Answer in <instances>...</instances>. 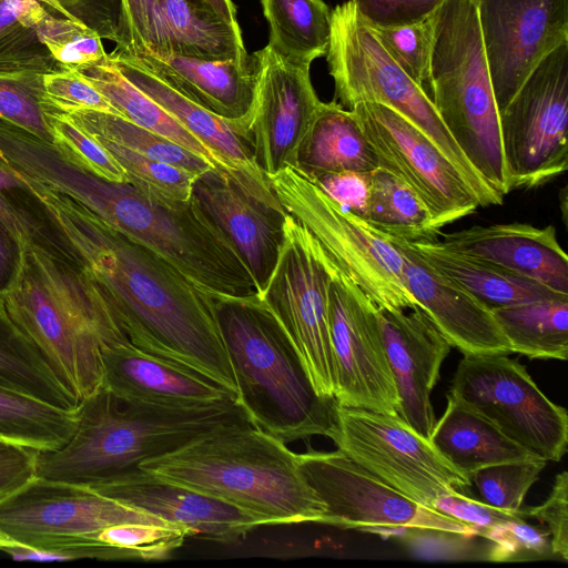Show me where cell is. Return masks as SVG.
<instances>
[{"label": "cell", "instance_id": "cell-55", "mask_svg": "<svg viewBox=\"0 0 568 568\" xmlns=\"http://www.w3.org/2000/svg\"><path fill=\"white\" fill-rule=\"evenodd\" d=\"M75 20L101 38L115 42L121 17V0H58Z\"/></svg>", "mask_w": 568, "mask_h": 568}, {"label": "cell", "instance_id": "cell-1", "mask_svg": "<svg viewBox=\"0 0 568 568\" xmlns=\"http://www.w3.org/2000/svg\"><path fill=\"white\" fill-rule=\"evenodd\" d=\"M14 176L44 219L50 245L94 282L133 346L203 374L237 397L210 293L78 201Z\"/></svg>", "mask_w": 568, "mask_h": 568}, {"label": "cell", "instance_id": "cell-58", "mask_svg": "<svg viewBox=\"0 0 568 568\" xmlns=\"http://www.w3.org/2000/svg\"><path fill=\"white\" fill-rule=\"evenodd\" d=\"M212 10L224 21L239 24L236 20V9L232 0H204Z\"/></svg>", "mask_w": 568, "mask_h": 568}, {"label": "cell", "instance_id": "cell-45", "mask_svg": "<svg viewBox=\"0 0 568 568\" xmlns=\"http://www.w3.org/2000/svg\"><path fill=\"white\" fill-rule=\"evenodd\" d=\"M113 52L138 55L170 54L161 0H121V17Z\"/></svg>", "mask_w": 568, "mask_h": 568}, {"label": "cell", "instance_id": "cell-11", "mask_svg": "<svg viewBox=\"0 0 568 568\" xmlns=\"http://www.w3.org/2000/svg\"><path fill=\"white\" fill-rule=\"evenodd\" d=\"M326 437L353 462L408 498L430 508L447 491L465 494L471 481L429 439L397 414L346 407L335 402Z\"/></svg>", "mask_w": 568, "mask_h": 568}, {"label": "cell", "instance_id": "cell-15", "mask_svg": "<svg viewBox=\"0 0 568 568\" xmlns=\"http://www.w3.org/2000/svg\"><path fill=\"white\" fill-rule=\"evenodd\" d=\"M349 110L372 145L378 166L398 176L420 197L438 232L480 206L463 172L406 118L374 102H359Z\"/></svg>", "mask_w": 568, "mask_h": 568}, {"label": "cell", "instance_id": "cell-14", "mask_svg": "<svg viewBox=\"0 0 568 568\" xmlns=\"http://www.w3.org/2000/svg\"><path fill=\"white\" fill-rule=\"evenodd\" d=\"M301 471L325 506L321 524L379 531L429 528L470 536L477 530L393 488L338 449L298 454Z\"/></svg>", "mask_w": 568, "mask_h": 568}, {"label": "cell", "instance_id": "cell-49", "mask_svg": "<svg viewBox=\"0 0 568 568\" xmlns=\"http://www.w3.org/2000/svg\"><path fill=\"white\" fill-rule=\"evenodd\" d=\"M525 516L547 527L552 556L568 560V474L559 473L548 498L539 506L524 510Z\"/></svg>", "mask_w": 568, "mask_h": 568}, {"label": "cell", "instance_id": "cell-43", "mask_svg": "<svg viewBox=\"0 0 568 568\" xmlns=\"http://www.w3.org/2000/svg\"><path fill=\"white\" fill-rule=\"evenodd\" d=\"M547 460L537 458L499 463L477 469L470 481L483 501L513 513H519L530 487L538 480Z\"/></svg>", "mask_w": 568, "mask_h": 568}, {"label": "cell", "instance_id": "cell-53", "mask_svg": "<svg viewBox=\"0 0 568 568\" xmlns=\"http://www.w3.org/2000/svg\"><path fill=\"white\" fill-rule=\"evenodd\" d=\"M403 542L427 558H460L470 549L474 536L429 528H398Z\"/></svg>", "mask_w": 568, "mask_h": 568}, {"label": "cell", "instance_id": "cell-46", "mask_svg": "<svg viewBox=\"0 0 568 568\" xmlns=\"http://www.w3.org/2000/svg\"><path fill=\"white\" fill-rule=\"evenodd\" d=\"M101 37L62 12L53 13L43 31V43L53 59L67 70H79L103 60Z\"/></svg>", "mask_w": 568, "mask_h": 568}, {"label": "cell", "instance_id": "cell-2", "mask_svg": "<svg viewBox=\"0 0 568 568\" xmlns=\"http://www.w3.org/2000/svg\"><path fill=\"white\" fill-rule=\"evenodd\" d=\"M0 310L79 404L102 386L101 349L129 342L88 274L39 240L19 247Z\"/></svg>", "mask_w": 568, "mask_h": 568}, {"label": "cell", "instance_id": "cell-52", "mask_svg": "<svg viewBox=\"0 0 568 568\" xmlns=\"http://www.w3.org/2000/svg\"><path fill=\"white\" fill-rule=\"evenodd\" d=\"M312 181L339 206L362 219L365 217L371 172L326 173Z\"/></svg>", "mask_w": 568, "mask_h": 568}, {"label": "cell", "instance_id": "cell-39", "mask_svg": "<svg viewBox=\"0 0 568 568\" xmlns=\"http://www.w3.org/2000/svg\"><path fill=\"white\" fill-rule=\"evenodd\" d=\"M190 537L186 528L170 523H123L100 530L95 540L108 560H163Z\"/></svg>", "mask_w": 568, "mask_h": 568}, {"label": "cell", "instance_id": "cell-40", "mask_svg": "<svg viewBox=\"0 0 568 568\" xmlns=\"http://www.w3.org/2000/svg\"><path fill=\"white\" fill-rule=\"evenodd\" d=\"M94 139L121 165L128 176V183L143 192L161 197L176 201H187L191 199L193 183L199 174L176 165L146 158L111 141Z\"/></svg>", "mask_w": 568, "mask_h": 568}, {"label": "cell", "instance_id": "cell-24", "mask_svg": "<svg viewBox=\"0 0 568 568\" xmlns=\"http://www.w3.org/2000/svg\"><path fill=\"white\" fill-rule=\"evenodd\" d=\"M102 385L114 395L149 404L194 407L236 397L189 367L149 354L130 342L101 349Z\"/></svg>", "mask_w": 568, "mask_h": 568}, {"label": "cell", "instance_id": "cell-20", "mask_svg": "<svg viewBox=\"0 0 568 568\" xmlns=\"http://www.w3.org/2000/svg\"><path fill=\"white\" fill-rule=\"evenodd\" d=\"M88 486L134 509L184 527L193 538L234 544L251 530L264 526L258 518L240 507L140 468L115 479Z\"/></svg>", "mask_w": 568, "mask_h": 568}, {"label": "cell", "instance_id": "cell-10", "mask_svg": "<svg viewBox=\"0 0 568 568\" xmlns=\"http://www.w3.org/2000/svg\"><path fill=\"white\" fill-rule=\"evenodd\" d=\"M334 262L314 235L290 213L262 304L300 354L317 394L334 398L335 373L328 324V285Z\"/></svg>", "mask_w": 568, "mask_h": 568}, {"label": "cell", "instance_id": "cell-21", "mask_svg": "<svg viewBox=\"0 0 568 568\" xmlns=\"http://www.w3.org/2000/svg\"><path fill=\"white\" fill-rule=\"evenodd\" d=\"M386 356L396 384L397 415L429 439L436 419L430 393L450 344L425 312L376 307Z\"/></svg>", "mask_w": 568, "mask_h": 568}, {"label": "cell", "instance_id": "cell-36", "mask_svg": "<svg viewBox=\"0 0 568 568\" xmlns=\"http://www.w3.org/2000/svg\"><path fill=\"white\" fill-rule=\"evenodd\" d=\"M0 386L57 407L75 410L65 389L38 348L0 311Z\"/></svg>", "mask_w": 568, "mask_h": 568}, {"label": "cell", "instance_id": "cell-6", "mask_svg": "<svg viewBox=\"0 0 568 568\" xmlns=\"http://www.w3.org/2000/svg\"><path fill=\"white\" fill-rule=\"evenodd\" d=\"M424 91L475 171L497 194H508L499 113L475 0H444L437 9Z\"/></svg>", "mask_w": 568, "mask_h": 568}, {"label": "cell", "instance_id": "cell-30", "mask_svg": "<svg viewBox=\"0 0 568 568\" xmlns=\"http://www.w3.org/2000/svg\"><path fill=\"white\" fill-rule=\"evenodd\" d=\"M170 54L204 60L246 59L239 24L221 19L204 0H161Z\"/></svg>", "mask_w": 568, "mask_h": 568}, {"label": "cell", "instance_id": "cell-4", "mask_svg": "<svg viewBox=\"0 0 568 568\" xmlns=\"http://www.w3.org/2000/svg\"><path fill=\"white\" fill-rule=\"evenodd\" d=\"M139 468L240 507L264 526L321 524L325 513L298 454L253 423L219 428Z\"/></svg>", "mask_w": 568, "mask_h": 568}, {"label": "cell", "instance_id": "cell-27", "mask_svg": "<svg viewBox=\"0 0 568 568\" xmlns=\"http://www.w3.org/2000/svg\"><path fill=\"white\" fill-rule=\"evenodd\" d=\"M429 440L469 480L486 466L539 458L449 393L446 409L436 420Z\"/></svg>", "mask_w": 568, "mask_h": 568}, {"label": "cell", "instance_id": "cell-34", "mask_svg": "<svg viewBox=\"0 0 568 568\" xmlns=\"http://www.w3.org/2000/svg\"><path fill=\"white\" fill-rule=\"evenodd\" d=\"M267 45L287 60L310 64L327 52L332 11L323 0H261Z\"/></svg>", "mask_w": 568, "mask_h": 568}, {"label": "cell", "instance_id": "cell-41", "mask_svg": "<svg viewBox=\"0 0 568 568\" xmlns=\"http://www.w3.org/2000/svg\"><path fill=\"white\" fill-rule=\"evenodd\" d=\"M43 75L0 73V118L53 142L47 115Z\"/></svg>", "mask_w": 568, "mask_h": 568}, {"label": "cell", "instance_id": "cell-54", "mask_svg": "<svg viewBox=\"0 0 568 568\" xmlns=\"http://www.w3.org/2000/svg\"><path fill=\"white\" fill-rule=\"evenodd\" d=\"M20 186V181L0 166V222L19 247L32 240H39L42 233L41 222L36 221L24 209L18 207L10 197V193Z\"/></svg>", "mask_w": 568, "mask_h": 568}, {"label": "cell", "instance_id": "cell-5", "mask_svg": "<svg viewBox=\"0 0 568 568\" xmlns=\"http://www.w3.org/2000/svg\"><path fill=\"white\" fill-rule=\"evenodd\" d=\"M215 311L237 399L253 424L284 443L326 436L335 399L317 394L295 346L258 295L217 297Z\"/></svg>", "mask_w": 568, "mask_h": 568}, {"label": "cell", "instance_id": "cell-31", "mask_svg": "<svg viewBox=\"0 0 568 568\" xmlns=\"http://www.w3.org/2000/svg\"><path fill=\"white\" fill-rule=\"evenodd\" d=\"M55 12L74 19L58 0H0V73L64 71L43 43L45 23Z\"/></svg>", "mask_w": 568, "mask_h": 568}, {"label": "cell", "instance_id": "cell-57", "mask_svg": "<svg viewBox=\"0 0 568 568\" xmlns=\"http://www.w3.org/2000/svg\"><path fill=\"white\" fill-rule=\"evenodd\" d=\"M19 260V246L0 222V292L11 281Z\"/></svg>", "mask_w": 568, "mask_h": 568}, {"label": "cell", "instance_id": "cell-16", "mask_svg": "<svg viewBox=\"0 0 568 568\" xmlns=\"http://www.w3.org/2000/svg\"><path fill=\"white\" fill-rule=\"evenodd\" d=\"M376 307L334 263L328 285L334 399L346 407L397 414V389Z\"/></svg>", "mask_w": 568, "mask_h": 568}, {"label": "cell", "instance_id": "cell-23", "mask_svg": "<svg viewBox=\"0 0 568 568\" xmlns=\"http://www.w3.org/2000/svg\"><path fill=\"white\" fill-rule=\"evenodd\" d=\"M123 55L192 102L234 124L248 141L247 130L255 102L254 55L229 60L151 52Z\"/></svg>", "mask_w": 568, "mask_h": 568}, {"label": "cell", "instance_id": "cell-17", "mask_svg": "<svg viewBox=\"0 0 568 568\" xmlns=\"http://www.w3.org/2000/svg\"><path fill=\"white\" fill-rule=\"evenodd\" d=\"M192 197L239 252L264 288L276 264L288 212L262 170L212 166L199 174Z\"/></svg>", "mask_w": 568, "mask_h": 568}, {"label": "cell", "instance_id": "cell-38", "mask_svg": "<svg viewBox=\"0 0 568 568\" xmlns=\"http://www.w3.org/2000/svg\"><path fill=\"white\" fill-rule=\"evenodd\" d=\"M97 139H104L146 158L201 174L213 165L175 142L146 130L123 116L93 111L63 112Z\"/></svg>", "mask_w": 568, "mask_h": 568}, {"label": "cell", "instance_id": "cell-37", "mask_svg": "<svg viewBox=\"0 0 568 568\" xmlns=\"http://www.w3.org/2000/svg\"><path fill=\"white\" fill-rule=\"evenodd\" d=\"M364 220L383 233L410 242L435 241L439 233L420 197L398 176L379 166L371 172Z\"/></svg>", "mask_w": 568, "mask_h": 568}, {"label": "cell", "instance_id": "cell-12", "mask_svg": "<svg viewBox=\"0 0 568 568\" xmlns=\"http://www.w3.org/2000/svg\"><path fill=\"white\" fill-rule=\"evenodd\" d=\"M449 394L539 458L560 462L565 456L567 412L540 390L517 359L504 354L464 355Z\"/></svg>", "mask_w": 568, "mask_h": 568}, {"label": "cell", "instance_id": "cell-44", "mask_svg": "<svg viewBox=\"0 0 568 568\" xmlns=\"http://www.w3.org/2000/svg\"><path fill=\"white\" fill-rule=\"evenodd\" d=\"M53 143L73 162L110 182L128 183V176L109 151L62 111L47 101Z\"/></svg>", "mask_w": 568, "mask_h": 568}, {"label": "cell", "instance_id": "cell-32", "mask_svg": "<svg viewBox=\"0 0 568 568\" xmlns=\"http://www.w3.org/2000/svg\"><path fill=\"white\" fill-rule=\"evenodd\" d=\"M491 312L513 353L531 359H567V295L493 307Z\"/></svg>", "mask_w": 568, "mask_h": 568}, {"label": "cell", "instance_id": "cell-25", "mask_svg": "<svg viewBox=\"0 0 568 568\" xmlns=\"http://www.w3.org/2000/svg\"><path fill=\"white\" fill-rule=\"evenodd\" d=\"M444 247L537 281L568 295V256L552 225H475L445 234Z\"/></svg>", "mask_w": 568, "mask_h": 568}, {"label": "cell", "instance_id": "cell-35", "mask_svg": "<svg viewBox=\"0 0 568 568\" xmlns=\"http://www.w3.org/2000/svg\"><path fill=\"white\" fill-rule=\"evenodd\" d=\"M77 425L78 409H63L0 386V439L54 450L70 440Z\"/></svg>", "mask_w": 568, "mask_h": 568}, {"label": "cell", "instance_id": "cell-33", "mask_svg": "<svg viewBox=\"0 0 568 568\" xmlns=\"http://www.w3.org/2000/svg\"><path fill=\"white\" fill-rule=\"evenodd\" d=\"M80 71L126 120L200 155L213 166L219 159L160 104L131 83L106 55Z\"/></svg>", "mask_w": 568, "mask_h": 568}, {"label": "cell", "instance_id": "cell-28", "mask_svg": "<svg viewBox=\"0 0 568 568\" xmlns=\"http://www.w3.org/2000/svg\"><path fill=\"white\" fill-rule=\"evenodd\" d=\"M376 168L375 152L353 112L335 101L321 102L294 169L314 180L326 173L372 172Z\"/></svg>", "mask_w": 568, "mask_h": 568}, {"label": "cell", "instance_id": "cell-56", "mask_svg": "<svg viewBox=\"0 0 568 568\" xmlns=\"http://www.w3.org/2000/svg\"><path fill=\"white\" fill-rule=\"evenodd\" d=\"M38 449L0 439V499L36 477Z\"/></svg>", "mask_w": 568, "mask_h": 568}, {"label": "cell", "instance_id": "cell-18", "mask_svg": "<svg viewBox=\"0 0 568 568\" xmlns=\"http://www.w3.org/2000/svg\"><path fill=\"white\" fill-rule=\"evenodd\" d=\"M475 3L499 113L540 61L568 42V0Z\"/></svg>", "mask_w": 568, "mask_h": 568}, {"label": "cell", "instance_id": "cell-7", "mask_svg": "<svg viewBox=\"0 0 568 568\" xmlns=\"http://www.w3.org/2000/svg\"><path fill=\"white\" fill-rule=\"evenodd\" d=\"M325 55L342 106L349 110L359 102H374L398 112L463 172L480 206L503 204L504 197L468 162L424 89L392 60L349 0L332 10L331 38Z\"/></svg>", "mask_w": 568, "mask_h": 568}, {"label": "cell", "instance_id": "cell-51", "mask_svg": "<svg viewBox=\"0 0 568 568\" xmlns=\"http://www.w3.org/2000/svg\"><path fill=\"white\" fill-rule=\"evenodd\" d=\"M432 509L474 527L478 536L483 530L495 525L525 517L524 510L519 513L503 510L457 491L440 494L433 501Z\"/></svg>", "mask_w": 568, "mask_h": 568}, {"label": "cell", "instance_id": "cell-26", "mask_svg": "<svg viewBox=\"0 0 568 568\" xmlns=\"http://www.w3.org/2000/svg\"><path fill=\"white\" fill-rule=\"evenodd\" d=\"M108 55L131 83L204 144L223 168L260 169L255 164L248 141L234 124L183 97L129 57L113 52Z\"/></svg>", "mask_w": 568, "mask_h": 568}, {"label": "cell", "instance_id": "cell-9", "mask_svg": "<svg viewBox=\"0 0 568 568\" xmlns=\"http://www.w3.org/2000/svg\"><path fill=\"white\" fill-rule=\"evenodd\" d=\"M123 523H166L103 496L88 485L33 477L0 499V532L54 552L65 561L108 560L95 540L103 528Z\"/></svg>", "mask_w": 568, "mask_h": 568}, {"label": "cell", "instance_id": "cell-3", "mask_svg": "<svg viewBox=\"0 0 568 568\" xmlns=\"http://www.w3.org/2000/svg\"><path fill=\"white\" fill-rule=\"evenodd\" d=\"M253 423L237 398L172 407L119 397L103 385L78 407L70 440L38 450L36 476L78 485L109 481L219 428Z\"/></svg>", "mask_w": 568, "mask_h": 568}, {"label": "cell", "instance_id": "cell-42", "mask_svg": "<svg viewBox=\"0 0 568 568\" xmlns=\"http://www.w3.org/2000/svg\"><path fill=\"white\" fill-rule=\"evenodd\" d=\"M436 11L425 19L407 24L368 26L392 60L423 89L429 77Z\"/></svg>", "mask_w": 568, "mask_h": 568}, {"label": "cell", "instance_id": "cell-48", "mask_svg": "<svg viewBox=\"0 0 568 568\" xmlns=\"http://www.w3.org/2000/svg\"><path fill=\"white\" fill-rule=\"evenodd\" d=\"M43 85L49 104L62 112L93 110L120 115L103 94L78 70L44 74Z\"/></svg>", "mask_w": 568, "mask_h": 568}, {"label": "cell", "instance_id": "cell-29", "mask_svg": "<svg viewBox=\"0 0 568 568\" xmlns=\"http://www.w3.org/2000/svg\"><path fill=\"white\" fill-rule=\"evenodd\" d=\"M410 243L435 271L490 308L565 295L491 263L450 251L437 240Z\"/></svg>", "mask_w": 568, "mask_h": 568}, {"label": "cell", "instance_id": "cell-22", "mask_svg": "<svg viewBox=\"0 0 568 568\" xmlns=\"http://www.w3.org/2000/svg\"><path fill=\"white\" fill-rule=\"evenodd\" d=\"M387 236L403 256L405 283L417 306L452 347L463 355L513 353L488 305L435 271L409 241Z\"/></svg>", "mask_w": 568, "mask_h": 568}, {"label": "cell", "instance_id": "cell-50", "mask_svg": "<svg viewBox=\"0 0 568 568\" xmlns=\"http://www.w3.org/2000/svg\"><path fill=\"white\" fill-rule=\"evenodd\" d=\"M369 27H393L433 14L444 0H349Z\"/></svg>", "mask_w": 568, "mask_h": 568}, {"label": "cell", "instance_id": "cell-19", "mask_svg": "<svg viewBox=\"0 0 568 568\" xmlns=\"http://www.w3.org/2000/svg\"><path fill=\"white\" fill-rule=\"evenodd\" d=\"M253 55L255 102L247 139L255 164L268 176L296 168L300 146L322 101L310 64L287 60L268 45Z\"/></svg>", "mask_w": 568, "mask_h": 568}, {"label": "cell", "instance_id": "cell-8", "mask_svg": "<svg viewBox=\"0 0 568 568\" xmlns=\"http://www.w3.org/2000/svg\"><path fill=\"white\" fill-rule=\"evenodd\" d=\"M267 178L285 210L375 305L418 307L405 283L403 256L387 234L339 206L297 169L288 166Z\"/></svg>", "mask_w": 568, "mask_h": 568}, {"label": "cell", "instance_id": "cell-13", "mask_svg": "<svg viewBox=\"0 0 568 568\" xmlns=\"http://www.w3.org/2000/svg\"><path fill=\"white\" fill-rule=\"evenodd\" d=\"M568 42L550 52L499 111L511 190L539 187L568 169Z\"/></svg>", "mask_w": 568, "mask_h": 568}, {"label": "cell", "instance_id": "cell-47", "mask_svg": "<svg viewBox=\"0 0 568 568\" xmlns=\"http://www.w3.org/2000/svg\"><path fill=\"white\" fill-rule=\"evenodd\" d=\"M491 541L487 552L490 561L535 560L552 556L547 530L538 529L524 521V518L510 519L480 532Z\"/></svg>", "mask_w": 568, "mask_h": 568}]
</instances>
